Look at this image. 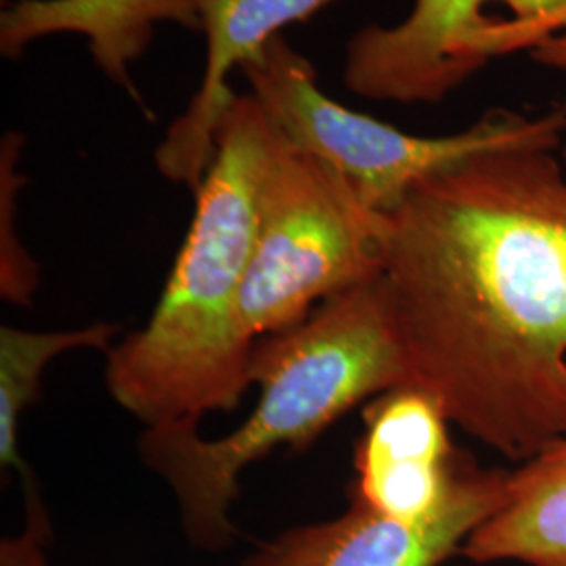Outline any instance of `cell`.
Segmentation results:
<instances>
[{
    "label": "cell",
    "mask_w": 566,
    "mask_h": 566,
    "mask_svg": "<svg viewBox=\"0 0 566 566\" xmlns=\"http://www.w3.org/2000/svg\"><path fill=\"white\" fill-rule=\"evenodd\" d=\"M250 382L261 386L259 403L224 437L203 439L200 420L145 426L139 437L143 464L172 491L187 539L210 552L238 535L231 510L245 468L280 447L303 451L353 407L411 385L382 277L256 340Z\"/></svg>",
    "instance_id": "3957f363"
},
{
    "label": "cell",
    "mask_w": 566,
    "mask_h": 566,
    "mask_svg": "<svg viewBox=\"0 0 566 566\" xmlns=\"http://www.w3.org/2000/svg\"><path fill=\"white\" fill-rule=\"evenodd\" d=\"M158 23L202 30L191 0H18L0 15V49L15 57L44 36L81 34L105 76L139 102L128 70L147 51Z\"/></svg>",
    "instance_id": "30bf717a"
},
{
    "label": "cell",
    "mask_w": 566,
    "mask_h": 566,
    "mask_svg": "<svg viewBox=\"0 0 566 566\" xmlns=\"http://www.w3.org/2000/svg\"><path fill=\"white\" fill-rule=\"evenodd\" d=\"M449 426L446 407L418 385L374 397L355 449L350 502L413 525L441 514L468 458Z\"/></svg>",
    "instance_id": "ba28073f"
},
{
    "label": "cell",
    "mask_w": 566,
    "mask_h": 566,
    "mask_svg": "<svg viewBox=\"0 0 566 566\" xmlns=\"http://www.w3.org/2000/svg\"><path fill=\"white\" fill-rule=\"evenodd\" d=\"M49 537V521L41 500L28 502V526L15 537H4L0 544V566H49L44 542Z\"/></svg>",
    "instance_id": "5bb4252c"
},
{
    "label": "cell",
    "mask_w": 566,
    "mask_h": 566,
    "mask_svg": "<svg viewBox=\"0 0 566 566\" xmlns=\"http://www.w3.org/2000/svg\"><path fill=\"white\" fill-rule=\"evenodd\" d=\"M116 332V325L103 322L67 332L0 327V465L2 470H18L25 489L36 485L20 453L21 418L36 403L46 367L70 350H109Z\"/></svg>",
    "instance_id": "7c38bea8"
},
{
    "label": "cell",
    "mask_w": 566,
    "mask_h": 566,
    "mask_svg": "<svg viewBox=\"0 0 566 566\" xmlns=\"http://www.w3.org/2000/svg\"><path fill=\"white\" fill-rule=\"evenodd\" d=\"M386 303L411 385L525 462L566 437V177L552 149L481 154L386 214Z\"/></svg>",
    "instance_id": "6da1fadb"
},
{
    "label": "cell",
    "mask_w": 566,
    "mask_h": 566,
    "mask_svg": "<svg viewBox=\"0 0 566 566\" xmlns=\"http://www.w3.org/2000/svg\"><path fill=\"white\" fill-rule=\"evenodd\" d=\"M242 72L287 145L334 166L382 214L395 212L418 182L455 164L502 149L554 151L566 135V112L526 118L504 109L455 135H409L329 99L319 91L313 63L283 36Z\"/></svg>",
    "instance_id": "277c9868"
},
{
    "label": "cell",
    "mask_w": 566,
    "mask_h": 566,
    "mask_svg": "<svg viewBox=\"0 0 566 566\" xmlns=\"http://www.w3.org/2000/svg\"><path fill=\"white\" fill-rule=\"evenodd\" d=\"M285 139L254 95H238L196 193V214L149 322L109 346L105 385L145 426L231 411L250 382L254 340L243 283L264 181Z\"/></svg>",
    "instance_id": "7a4b0ae2"
},
{
    "label": "cell",
    "mask_w": 566,
    "mask_h": 566,
    "mask_svg": "<svg viewBox=\"0 0 566 566\" xmlns=\"http://www.w3.org/2000/svg\"><path fill=\"white\" fill-rule=\"evenodd\" d=\"M460 554L474 565L566 566V437L507 474L502 506Z\"/></svg>",
    "instance_id": "8fae6325"
},
{
    "label": "cell",
    "mask_w": 566,
    "mask_h": 566,
    "mask_svg": "<svg viewBox=\"0 0 566 566\" xmlns=\"http://www.w3.org/2000/svg\"><path fill=\"white\" fill-rule=\"evenodd\" d=\"M565 112H566V107H565ZM563 156H565V160H566V139H565V143H563Z\"/></svg>",
    "instance_id": "9a60e30c"
},
{
    "label": "cell",
    "mask_w": 566,
    "mask_h": 566,
    "mask_svg": "<svg viewBox=\"0 0 566 566\" xmlns=\"http://www.w3.org/2000/svg\"><path fill=\"white\" fill-rule=\"evenodd\" d=\"M514 53L566 70V0H416L401 23L350 39L344 82L378 102L439 103Z\"/></svg>",
    "instance_id": "8992f818"
},
{
    "label": "cell",
    "mask_w": 566,
    "mask_h": 566,
    "mask_svg": "<svg viewBox=\"0 0 566 566\" xmlns=\"http://www.w3.org/2000/svg\"><path fill=\"white\" fill-rule=\"evenodd\" d=\"M388 217L329 164L283 143L264 181L242 317L250 338L303 324L313 304L385 275Z\"/></svg>",
    "instance_id": "5b68a950"
},
{
    "label": "cell",
    "mask_w": 566,
    "mask_h": 566,
    "mask_svg": "<svg viewBox=\"0 0 566 566\" xmlns=\"http://www.w3.org/2000/svg\"><path fill=\"white\" fill-rule=\"evenodd\" d=\"M13 196H15V147L2 149V263H0V292L11 304L32 303L41 273L28 252L21 248L13 227Z\"/></svg>",
    "instance_id": "4fadbf2b"
},
{
    "label": "cell",
    "mask_w": 566,
    "mask_h": 566,
    "mask_svg": "<svg viewBox=\"0 0 566 566\" xmlns=\"http://www.w3.org/2000/svg\"><path fill=\"white\" fill-rule=\"evenodd\" d=\"M507 474L468 455L447 506L432 521L401 523L350 502L338 518L261 542L242 566H443L502 506Z\"/></svg>",
    "instance_id": "52a82bcc"
},
{
    "label": "cell",
    "mask_w": 566,
    "mask_h": 566,
    "mask_svg": "<svg viewBox=\"0 0 566 566\" xmlns=\"http://www.w3.org/2000/svg\"><path fill=\"white\" fill-rule=\"evenodd\" d=\"M336 0H191L208 42L202 84L187 112L156 151L166 179L196 191L217 154V135L238 95L229 86L233 67L261 60L285 25L308 20Z\"/></svg>",
    "instance_id": "9c48e42d"
}]
</instances>
